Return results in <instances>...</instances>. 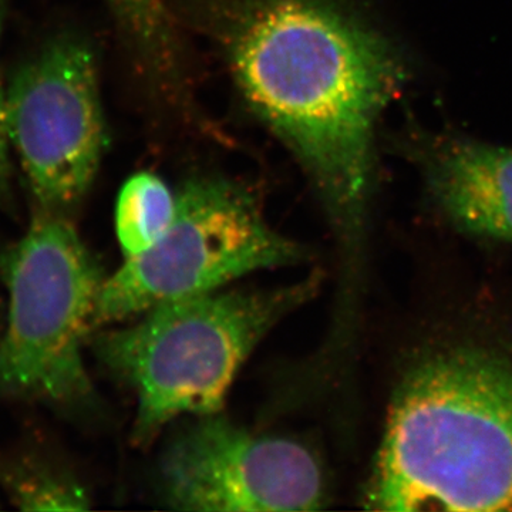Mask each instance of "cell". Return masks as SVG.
<instances>
[{"label":"cell","instance_id":"cell-1","mask_svg":"<svg viewBox=\"0 0 512 512\" xmlns=\"http://www.w3.org/2000/svg\"><path fill=\"white\" fill-rule=\"evenodd\" d=\"M239 92L315 187L336 247L332 319H365L373 131L399 89L386 37L336 0H202Z\"/></svg>","mask_w":512,"mask_h":512},{"label":"cell","instance_id":"cell-2","mask_svg":"<svg viewBox=\"0 0 512 512\" xmlns=\"http://www.w3.org/2000/svg\"><path fill=\"white\" fill-rule=\"evenodd\" d=\"M359 501L367 511H512L511 291L463 289L407 326Z\"/></svg>","mask_w":512,"mask_h":512},{"label":"cell","instance_id":"cell-3","mask_svg":"<svg viewBox=\"0 0 512 512\" xmlns=\"http://www.w3.org/2000/svg\"><path fill=\"white\" fill-rule=\"evenodd\" d=\"M320 284L313 272L278 288H222L158 303L97 333L100 365L136 399L134 443L150 444L171 421L222 412L249 356Z\"/></svg>","mask_w":512,"mask_h":512},{"label":"cell","instance_id":"cell-4","mask_svg":"<svg viewBox=\"0 0 512 512\" xmlns=\"http://www.w3.org/2000/svg\"><path fill=\"white\" fill-rule=\"evenodd\" d=\"M0 276L10 296L0 399L89 416L99 399L83 352L107 275L69 215L36 208L25 235L0 254Z\"/></svg>","mask_w":512,"mask_h":512},{"label":"cell","instance_id":"cell-5","mask_svg":"<svg viewBox=\"0 0 512 512\" xmlns=\"http://www.w3.org/2000/svg\"><path fill=\"white\" fill-rule=\"evenodd\" d=\"M175 194L173 222L163 238L107 275L96 330L127 322L158 303L218 291L254 272L311 259L308 248L268 224L244 185L197 175Z\"/></svg>","mask_w":512,"mask_h":512},{"label":"cell","instance_id":"cell-6","mask_svg":"<svg viewBox=\"0 0 512 512\" xmlns=\"http://www.w3.org/2000/svg\"><path fill=\"white\" fill-rule=\"evenodd\" d=\"M96 57L80 37H53L5 90L10 144L40 210L72 214L106 148Z\"/></svg>","mask_w":512,"mask_h":512},{"label":"cell","instance_id":"cell-7","mask_svg":"<svg viewBox=\"0 0 512 512\" xmlns=\"http://www.w3.org/2000/svg\"><path fill=\"white\" fill-rule=\"evenodd\" d=\"M157 481L161 500L180 511H319L330 501L315 448L255 433L221 412L194 417L171 437Z\"/></svg>","mask_w":512,"mask_h":512},{"label":"cell","instance_id":"cell-8","mask_svg":"<svg viewBox=\"0 0 512 512\" xmlns=\"http://www.w3.org/2000/svg\"><path fill=\"white\" fill-rule=\"evenodd\" d=\"M426 184L434 205L457 232L512 244V150L450 141L427 160Z\"/></svg>","mask_w":512,"mask_h":512},{"label":"cell","instance_id":"cell-9","mask_svg":"<svg viewBox=\"0 0 512 512\" xmlns=\"http://www.w3.org/2000/svg\"><path fill=\"white\" fill-rule=\"evenodd\" d=\"M127 42L163 92L184 99L183 53L164 0H106Z\"/></svg>","mask_w":512,"mask_h":512},{"label":"cell","instance_id":"cell-10","mask_svg":"<svg viewBox=\"0 0 512 512\" xmlns=\"http://www.w3.org/2000/svg\"><path fill=\"white\" fill-rule=\"evenodd\" d=\"M177 194L160 177L138 173L128 178L117 197L116 234L124 259L154 247L175 214Z\"/></svg>","mask_w":512,"mask_h":512},{"label":"cell","instance_id":"cell-11","mask_svg":"<svg viewBox=\"0 0 512 512\" xmlns=\"http://www.w3.org/2000/svg\"><path fill=\"white\" fill-rule=\"evenodd\" d=\"M0 481L23 510H87L90 498L66 471L33 453L0 460Z\"/></svg>","mask_w":512,"mask_h":512},{"label":"cell","instance_id":"cell-12","mask_svg":"<svg viewBox=\"0 0 512 512\" xmlns=\"http://www.w3.org/2000/svg\"><path fill=\"white\" fill-rule=\"evenodd\" d=\"M8 123H6L5 90L0 87V205H13V167L10 161Z\"/></svg>","mask_w":512,"mask_h":512},{"label":"cell","instance_id":"cell-13","mask_svg":"<svg viewBox=\"0 0 512 512\" xmlns=\"http://www.w3.org/2000/svg\"><path fill=\"white\" fill-rule=\"evenodd\" d=\"M6 18V0H0V35H2L3 23Z\"/></svg>","mask_w":512,"mask_h":512}]
</instances>
